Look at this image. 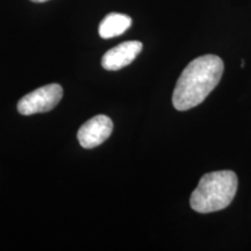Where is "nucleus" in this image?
I'll use <instances>...</instances> for the list:
<instances>
[{"mask_svg": "<svg viewBox=\"0 0 251 251\" xmlns=\"http://www.w3.org/2000/svg\"><path fill=\"white\" fill-rule=\"evenodd\" d=\"M224 68V61L216 55H203L188 63L176 84L175 108L187 111L200 105L220 83Z\"/></svg>", "mask_w": 251, "mask_h": 251, "instance_id": "1", "label": "nucleus"}, {"mask_svg": "<svg viewBox=\"0 0 251 251\" xmlns=\"http://www.w3.org/2000/svg\"><path fill=\"white\" fill-rule=\"evenodd\" d=\"M238 179L235 172L222 170L203 175L190 199L192 209L207 214L225 209L230 205L237 191Z\"/></svg>", "mask_w": 251, "mask_h": 251, "instance_id": "2", "label": "nucleus"}, {"mask_svg": "<svg viewBox=\"0 0 251 251\" xmlns=\"http://www.w3.org/2000/svg\"><path fill=\"white\" fill-rule=\"evenodd\" d=\"M62 97V86L58 84H49L24 96L18 102V111L23 115L49 112L61 101Z\"/></svg>", "mask_w": 251, "mask_h": 251, "instance_id": "3", "label": "nucleus"}, {"mask_svg": "<svg viewBox=\"0 0 251 251\" xmlns=\"http://www.w3.org/2000/svg\"><path fill=\"white\" fill-rule=\"evenodd\" d=\"M113 131V122L106 115H96L86 121L78 130L77 137L80 146L92 149L105 142Z\"/></svg>", "mask_w": 251, "mask_h": 251, "instance_id": "4", "label": "nucleus"}, {"mask_svg": "<svg viewBox=\"0 0 251 251\" xmlns=\"http://www.w3.org/2000/svg\"><path fill=\"white\" fill-rule=\"evenodd\" d=\"M143 46L140 41H127L122 42L114 48L109 49L102 56L101 65L103 69L109 71H117L129 65L137 55L140 54Z\"/></svg>", "mask_w": 251, "mask_h": 251, "instance_id": "5", "label": "nucleus"}, {"mask_svg": "<svg viewBox=\"0 0 251 251\" xmlns=\"http://www.w3.org/2000/svg\"><path fill=\"white\" fill-rule=\"evenodd\" d=\"M131 26L130 17L121 13H111L106 15L99 25V35L102 39L122 35Z\"/></svg>", "mask_w": 251, "mask_h": 251, "instance_id": "6", "label": "nucleus"}, {"mask_svg": "<svg viewBox=\"0 0 251 251\" xmlns=\"http://www.w3.org/2000/svg\"><path fill=\"white\" fill-rule=\"evenodd\" d=\"M30 1H34V2H46V1H48V0H30Z\"/></svg>", "mask_w": 251, "mask_h": 251, "instance_id": "7", "label": "nucleus"}]
</instances>
